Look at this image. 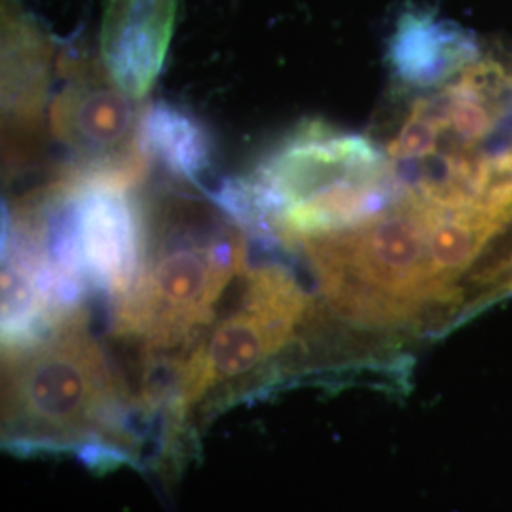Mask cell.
Returning a JSON list of instances; mask_svg holds the SVG:
<instances>
[{"mask_svg":"<svg viewBox=\"0 0 512 512\" xmlns=\"http://www.w3.org/2000/svg\"><path fill=\"white\" fill-rule=\"evenodd\" d=\"M439 203L404 192L382 215L291 247L310 264L327 310L357 330L420 334L463 321L467 298L446 285L429 251Z\"/></svg>","mask_w":512,"mask_h":512,"instance_id":"obj_1","label":"cell"},{"mask_svg":"<svg viewBox=\"0 0 512 512\" xmlns=\"http://www.w3.org/2000/svg\"><path fill=\"white\" fill-rule=\"evenodd\" d=\"M145 247L118 300L116 332L150 351L192 348L217 319L220 296L247 270V234L215 203L165 190L143 200Z\"/></svg>","mask_w":512,"mask_h":512,"instance_id":"obj_2","label":"cell"},{"mask_svg":"<svg viewBox=\"0 0 512 512\" xmlns=\"http://www.w3.org/2000/svg\"><path fill=\"white\" fill-rule=\"evenodd\" d=\"M243 181L253 205L247 236L285 247L359 226L399 196L380 148L321 122L287 135Z\"/></svg>","mask_w":512,"mask_h":512,"instance_id":"obj_3","label":"cell"},{"mask_svg":"<svg viewBox=\"0 0 512 512\" xmlns=\"http://www.w3.org/2000/svg\"><path fill=\"white\" fill-rule=\"evenodd\" d=\"M4 433L35 442L84 439L120 395L118 378L80 311L37 340L4 348Z\"/></svg>","mask_w":512,"mask_h":512,"instance_id":"obj_4","label":"cell"},{"mask_svg":"<svg viewBox=\"0 0 512 512\" xmlns=\"http://www.w3.org/2000/svg\"><path fill=\"white\" fill-rule=\"evenodd\" d=\"M311 306L310 294L285 266L247 268L236 306L211 323L177 370L181 406L190 408L275 359L293 342Z\"/></svg>","mask_w":512,"mask_h":512,"instance_id":"obj_5","label":"cell"},{"mask_svg":"<svg viewBox=\"0 0 512 512\" xmlns=\"http://www.w3.org/2000/svg\"><path fill=\"white\" fill-rule=\"evenodd\" d=\"M59 67L63 86L50 105V131L71 160L59 169L93 181L141 186L150 164L143 141L147 109L110 80L101 59L65 52Z\"/></svg>","mask_w":512,"mask_h":512,"instance_id":"obj_6","label":"cell"},{"mask_svg":"<svg viewBox=\"0 0 512 512\" xmlns=\"http://www.w3.org/2000/svg\"><path fill=\"white\" fill-rule=\"evenodd\" d=\"M52 69V38L14 0H2V141L8 175L29 164L42 145Z\"/></svg>","mask_w":512,"mask_h":512,"instance_id":"obj_7","label":"cell"},{"mask_svg":"<svg viewBox=\"0 0 512 512\" xmlns=\"http://www.w3.org/2000/svg\"><path fill=\"white\" fill-rule=\"evenodd\" d=\"M177 0H105L99 59L110 80L143 101L162 73Z\"/></svg>","mask_w":512,"mask_h":512,"instance_id":"obj_8","label":"cell"},{"mask_svg":"<svg viewBox=\"0 0 512 512\" xmlns=\"http://www.w3.org/2000/svg\"><path fill=\"white\" fill-rule=\"evenodd\" d=\"M478 57L471 38L423 14H406L389 44V65L404 90L444 86Z\"/></svg>","mask_w":512,"mask_h":512,"instance_id":"obj_9","label":"cell"},{"mask_svg":"<svg viewBox=\"0 0 512 512\" xmlns=\"http://www.w3.org/2000/svg\"><path fill=\"white\" fill-rule=\"evenodd\" d=\"M148 158L184 184H198L213 164V141L202 122L167 101L148 107L143 124Z\"/></svg>","mask_w":512,"mask_h":512,"instance_id":"obj_10","label":"cell"}]
</instances>
